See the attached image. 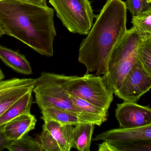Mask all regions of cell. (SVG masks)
<instances>
[{
    "instance_id": "8992f818",
    "label": "cell",
    "mask_w": 151,
    "mask_h": 151,
    "mask_svg": "<svg viewBox=\"0 0 151 151\" xmlns=\"http://www.w3.org/2000/svg\"><path fill=\"white\" fill-rule=\"evenodd\" d=\"M71 96L83 99L108 111L113 100V91L107 86L103 77L86 73L73 76L68 87Z\"/></svg>"
},
{
    "instance_id": "5bb4252c",
    "label": "cell",
    "mask_w": 151,
    "mask_h": 151,
    "mask_svg": "<svg viewBox=\"0 0 151 151\" xmlns=\"http://www.w3.org/2000/svg\"><path fill=\"white\" fill-rule=\"evenodd\" d=\"M32 92L33 90L28 91L0 116V128L20 115L31 113V106L33 103Z\"/></svg>"
},
{
    "instance_id": "ba28073f",
    "label": "cell",
    "mask_w": 151,
    "mask_h": 151,
    "mask_svg": "<svg viewBox=\"0 0 151 151\" xmlns=\"http://www.w3.org/2000/svg\"><path fill=\"white\" fill-rule=\"evenodd\" d=\"M115 116L121 128H137L151 125V108L136 102L118 104Z\"/></svg>"
},
{
    "instance_id": "2e32d148",
    "label": "cell",
    "mask_w": 151,
    "mask_h": 151,
    "mask_svg": "<svg viewBox=\"0 0 151 151\" xmlns=\"http://www.w3.org/2000/svg\"><path fill=\"white\" fill-rule=\"evenodd\" d=\"M95 125L80 123L76 125L73 133V148L79 151L90 150L91 138Z\"/></svg>"
},
{
    "instance_id": "4fadbf2b",
    "label": "cell",
    "mask_w": 151,
    "mask_h": 151,
    "mask_svg": "<svg viewBox=\"0 0 151 151\" xmlns=\"http://www.w3.org/2000/svg\"><path fill=\"white\" fill-rule=\"evenodd\" d=\"M0 59L5 64L19 73L29 75L32 73L29 61L17 51L0 45Z\"/></svg>"
},
{
    "instance_id": "7a4b0ae2",
    "label": "cell",
    "mask_w": 151,
    "mask_h": 151,
    "mask_svg": "<svg viewBox=\"0 0 151 151\" xmlns=\"http://www.w3.org/2000/svg\"><path fill=\"white\" fill-rule=\"evenodd\" d=\"M127 6L122 0H107L88 36L81 43L78 61L87 73L95 75L104 73L109 56L114 47L126 35Z\"/></svg>"
},
{
    "instance_id": "6da1fadb",
    "label": "cell",
    "mask_w": 151,
    "mask_h": 151,
    "mask_svg": "<svg viewBox=\"0 0 151 151\" xmlns=\"http://www.w3.org/2000/svg\"><path fill=\"white\" fill-rule=\"evenodd\" d=\"M54 16V9L47 5L21 0H0V26L4 34L47 57L54 55L56 35Z\"/></svg>"
},
{
    "instance_id": "4316f807",
    "label": "cell",
    "mask_w": 151,
    "mask_h": 151,
    "mask_svg": "<svg viewBox=\"0 0 151 151\" xmlns=\"http://www.w3.org/2000/svg\"><path fill=\"white\" fill-rule=\"evenodd\" d=\"M4 78V74L3 72L1 69L0 68V81L3 80Z\"/></svg>"
},
{
    "instance_id": "cb8c5ba5",
    "label": "cell",
    "mask_w": 151,
    "mask_h": 151,
    "mask_svg": "<svg viewBox=\"0 0 151 151\" xmlns=\"http://www.w3.org/2000/svg\"><path fill=\"white\" fill-rule=\"evenodd\" d=\"M26 78H12L0 81V97L13 88L18 86L25 80Z\"/></svg>"
},
{
    "instance_id": "484cf974",
    "label": "cell",
    "mask_w": 151,
    "mask_h": 151,
    "mask_svg": "<svg viewBox=\"0 0 151 151\" xmlns=\"http://www.w3.org/2000/svg\"><path fill=\"white\" fill-rule=\"evenodd\" d=\"M24 1L35 4H39V5H47V0H21Z\"/></svg>"
},
{
    "instance_id": "ac0fdd59",
    "label": "cell",
    "mask_w": 151,
    "mask_h": 151,
    "mask_svg": "<svg viewBox=\"0 0 151 151\" xmlns=\"http://www.w3.org/2000/svg\"><path fill=\"white\" fill-rule=\"evenodd\" d=\"M99 151H151V140L109 143L104 141L99 145Z\"/></svg>"
},
{
    "instance_id": "f1b7e54d",
    "label": "cell",
    "mask_w": 151,
    "mask_h": 151,
    "mask_svg": "<svg viewBox=\"0 0 151 151\" xmlns=\"http://www.w3.org/2000/svg\"><path fill=\"white\" fill-rule=\"evenodd\" d=\"M147 1H148V2L150 4H151V0H147Z\"/></svg>"
},
{
    "instance_id": "7c38bea8",
    "label": "cell",
    "mask_w": 151,
    "mask_h": 151,
    "mask_svg": "<svg viewBox=\"0 0 151 151\" xmlns=\"http://www.w3.org/2000/svg\"><path fill=\"white\" fill-rule=\"evenodd\" d=\"M73 125H65L53 120L44 122L46 128L57 142L61 151H70L73 148Z\"/></svg>"
},
{
    "instance_id": "9a60e30c",
    "label": "cell",
    "mask_w": 151,
    "mask_h": 151,
    "mask_svg": "<svg viewBox=\"0 0 151 151\" xmlns=\"http://www.w3.org/2000/svg\"><path fill=\"white\" fill-rule=\"evenodd\" d=\"M35 79H27L0 97V116L28 91L33 90Z\"/></svg>"
},
{
    "instance_id": "e0dca14e",
    "label": "cell",
    "mask_w": 151,
    "mask_h": 151,
    "mask_svg": "<svg viewBox=\"0 0 151 151\" xmlns=\"http://www.w3.org/2000/svg\"><path fill=\"white\" fill-rule=\"evenodd\" d=\"M41 118L45 121L53 120L65 125L76 126L81 123L76 113L57 107H49L42 109Z\"/></svg>"
},
{
    "instance_id": "83f0119b",
    "label": "cell",
    "mask_w": 151,
    "mask_h": 151,
    "mask_svg": "<svg viewBox=\"0 0 151 151\" xmlns=\"http://www.w3.org/2000/svg\"><path fill=\"white\" fill-rule=\"evenodd\" d=\"M4 34H4V32H3L1 26H0V37H1Z\"/></svg>"
},
{
    "instance_id": "277c9868",
    "label": "cell",
    "mask_w": 151,
    "mask_h": 151,
    "mask_svg": "<svg viewBox=\"0 0 151 151\" xmlns=\"http://www.w3.org/2000/svg\"><path fill=\"white\" fill-rule=\"evenodd\" d=\"M73 76L42 72L35 79L33 92L35 102L40 110L49 107H57L79 115L73 105L68 87Z\"/></svg>"
},
{
    "instance_id": "44dd1931",
    "label": "cell",
    "mask_w": 151,
    "mask_h": 151,
    "mask_svg": "<svg viewBox=\"0 0 151 151\" xmlns=\"http://www.w3.org/2000/svg\"><path fill=\"white\" fill-rule=\"evenodd\" d=\"M138 59L151 75V37L144 38L138 49Z\"/></svg>"
},
{
    "instance_id": "ffe728a7",
    "label": "cell",
    "mask_w": 151,
    "mask_h": 151,
    "mask_svg": "<svg viewBox=\"0 0 151 151\" xmlns=\"http://www.w3.org/2000/svg\"><path fill=\"white\" fill-rule=\"evenodd\" d=\"M131 23L144 38L151 37V5L138 16L132 17Z\"/></svg>"
},
{
    "instance_id": "d6986e66",
    "label": "cell",
    "mask_w": 151,
    "mask_h": 151,
    "mask_svg": "<svg viewBox=\"0 0 151 151\" xmlns=\"http://www.w3.org/2000/svg\"><path fill=\"white\" fill-rule=\"evenodd\" d=\"M6 149L10 151H43L39 141L27 134L20 139L10 142Z\"/></svg>"
},
{
    "instance_id": "3957f363",
    "label": "cell",
    "mask_w": 151,
    "mask_h": 151,
    "mask_svg": "<svg viewBox=\"0 0 151 151\" xmlns=\"http://www.w3.org/2000/svg\"><path fill=\"white\" fill-rule=\"evenodd\" d=\"M143 39L133 27L127 30L111 53L102 77L114 94L138 60V48Z\"/></svg>"
},
{
    "instance_id": "9c48e42d",
    "label": "cell",
    "mask_w": 151,
    "mask_h": 151,
    "mask_svg": "<svg viewBox=\"0 0 151 151\" xmlns=\"http://www.w3.org/2000/svg\"><path fill=\"white\" fill-rule=\"evenodd\" d=\"M151 140V125L137 128L112 129L96 136L94 141H103L109 143L142 142Z\"/></svg>"
},
{
    "instance_id": "8fae6325",
    "label": "cell",
    "mask_w": 151,
    "mask_h": 151,
    "mask_svg": "<svg viewBox=\"0 0 151 151\" xmlns=\"http://www.w3.org/2000/svg\"><path fill=\"white\" fill-rule=\"evenodd\" d=\"M73 103L78 110L81 123L100 126L107 120V111L76 97L71 96Z\"/></svg>"
},
{
    "instance_id": "d4e9b609",
    "label": "cell",
    "mask_w": 151,
    "mask_h": 151,
    "mask_svg": "<svg viewBox=\"0 0 151 151\" xmlns=\"http://www.w3.org/2000/svg\"><path fill=\"white\" fill-rule=\"evenodd\" d=\"M11 141H9L4 133L1 128H0V151L6 149Z\"/></svg>"
},
{
    "instance_id": "7402d4cb",
    "label": "cell",
    "mask_w": 151,
    "mask_h": 151,
    "mask_svg": "<svg viewBox=\"0 0 151 151\" xmlns=\"http://www.w3.org/2000/svg\"><path fill=\"white\" fill-rule=\"evenodd\" d=\"M39 140L41 147L43 151H61L55 139L43 127H42V131L39 137Z\"/></svg>"
},
{
    "instance_id": "30bf717a",
    "label": "cell",
    "mask_w": 151,
    "mask_h": 151,
    "mask_svg": "<svg viewBox=\"0 0 151 151\" xmlns=\"http://www.w3.org/2000/svg\"><path fill=\"white\" fill-rule=\"evenodd\" d=\"M36 122L34 115L31 113H25L10 121L1 128L9 141H15L33 130Z\"/></svg>"
},
{
    "instance_id": "603a6c76",
    "label": "cell",
    "mask_w": 151,
    "mask_h": 151,
    "mask_svg": "<svg viewBox=\"0 0 151 151\" xmlns=\"http://www.w3.org/2000/svg\"><path fill=\"white\" fill-rule=\"evenodd\" d=\"M126 4L132 17L138 16L151 5L147 0H127Z\"/></svg>"
},
{
    "instance_id": "52a82bcc",
    "label": "cell",
    "mask_w": 151,
    "mask_h": 151,
    "mask_svg": "<svg viewBox=\"0 0 151 151\" xmlns=\"http://www.w3.org/2000/svg\"><path fill=\"white\" fill-rule=\"evenodd\" d=\"M151 88V75L138 59L114 94L124 102L136 103Z\"/></svg>"
},
{
    "instance_id": "5b68a950",
    "label": "cell",
    "mask_w": 151,
    "mask_h": 151,
    "mask_svg": "<svg viewBox=\"0 0 151 151\" xmlns=\"http://www.w3.org/2000/svg\"><path fill=\"white\" fill-rule=\"evenodd\" d=\"M63 25L71 33L86 35L95 16L88 0H49Z\"/></svg>"
}]
</instances>
